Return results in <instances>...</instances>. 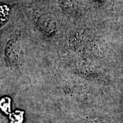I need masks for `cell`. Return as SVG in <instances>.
I'll use <instances>...</instances> for the list:
<instances>
[{
	"mask_svg": "<svg viewBox=\"0 0 123 123\" xmlns=\"http://www.w3.org/2000/svg\"><path fill=\"white\" fill-rule=\"evenodd\" d=\"M1 107L4 112L8 113L10 111V100L9 98H4L1 101Z\"/></svg>",
	"mask_w": 123,
	"mask_h": 123,
	"instance_id": "7a4b0ae2",
	"label": "cell"
},
{
	"mask_svg": "<svg viewBox=\"0 0 123 123\" xmlns=\"http://www.w3.org/2000/svg\"><path fill=\"white\" fill-rule=\"evenodd\" d=\"M22 113L21 112H15L10 116V120L12 123H21L23 119Z\"/></svg>",
	"mask_w": 123,
	"mask_h": 123,
	"instance_id": "6da1fadb",
	"label": "cell"
}]
</instances>
